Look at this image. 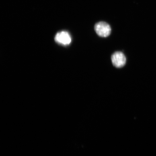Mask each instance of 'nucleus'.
Returning <instances> with one entry per match:
<instances>
[{"mask_svg":"<svg viewBox=\"0 0 156 156\" xmlns=\"http://www.w3.org/2000/svg\"><path fill=\"white\" fill-rule=\"evenodd\" d=\"M94 29L97 34L102 37H107L110 36L112 31L110 25L105 22L97 23L95 25Z\"/></svg>","mask_w":156,"mask_h":156,"instance_id":"nucleus-1","label":"nucleus"},{"mask_svg":"<svg viewBox=\"0 0 156 156\" xmlns=\"http://www.w3.org/2000/svg\"><path fill=\"white\" fill-rule=\"evenodd\" d=\"M111 59L113 65L118 68L123 67L126 63V56L121 52H115L112 55Z\"/></svg>","mask_w":156,"mask_h":156,"instance_id":"nucleus-2","label":"nucleus"},{"mask_svg":"<svg viewBox=\"0 0 156 156\" xmlns=\"http://www.w3.org/2000/svg\"><path fill=\"white\" fill-rule=\"evenodd\" d=\"M55 40L58 44L68 45L71 43L72 39L69 33L66 31H62L56 34Z\"/></svg>","mask_w":156,"mask_h":156,"instance_id":"nucleus-3","label":"nucleus"}]
</instances>
